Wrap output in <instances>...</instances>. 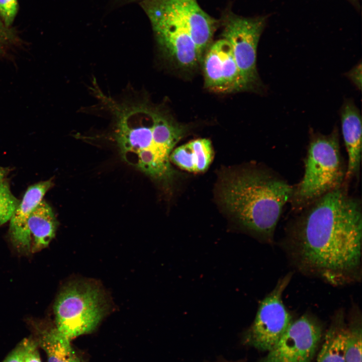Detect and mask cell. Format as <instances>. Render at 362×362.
<instances>
[{
    "mask_svg": "<svg viewBox=\"0 0 362 362\" xmlns=\"http://www.w3.org/2000/svg\"><path fill=\"white\" fill-rule=\"evenodd\" d=\"M292 276V273H289L280 279L259 305L255 319L247 334L248 343L258 350L270 351L293 321L282 298Z\"/></svg>",
    "mask_w": 362,
    "mask_h": 362,
    "instance_id": "7",
    "label": "cell"
},
{
    "mask_svg": "<svg viewBox=\"0 0 362 362\" xmlns=\"http://www.w3.org/2000/svg\"><path fill=\"white\" fill-rule=\"evenodd\" d=\"M213 154L211 141L206 138H200L172 150L170 161L188 171L201 172L208 168Z\"/></svg>",
    "mask_w": 362,
    "mask_h": 362,
    "instance_id": "14",
    "label": "cell"
},
{
    "mask_svg": "<svg viewBox=\"0 0 362 362\" xmlns=\"http://www.w3.org/2000/svg\"><path fill=\"white\" fill-rule=\"evenodd\" d=\"M70 341L55 327L40 332L36 342L45 351L47 362H83L73 350Z\"/></svg>",
    "mask_w": 362,
    "mask_h": 362,
    "instance_id": "17",
    "label": "cell"
},
{
    "mask_svg": "<svg viewBox=\"0 0 362 362\" xmlns=\"http://www.w3.org/2000/svg\"><path fill=\"white\" fill-rule=\"evenodd\" d=\"M10 171L9 168L0 166V187L4 181L7 179V177Z\"/></svg>",
    "mask_w": 362,
    "mask_h": 362,
    "instance_id": "25",
    "label": "cell"
},
{
    "mask_svg": "<svg viewBox=\"0 0 362 362\" xmlns=\"http://www.w3.org/2000/svg\"><path fill=\"white\" fill-rule=\"evenodd\" d=\"M19 42L20 39L16 33L11 27L6 26L0 17V57L6 55Z\"/></svg>",
    "mask_w": 362,
    "mask_h": 362,
    "instance_id": "20",
    "label": "cell"
},
{
    "mask_svg": "<svg viewBox=\"0 0 362 362\" xmlns=\"http://www.w3.org/2000/svg\"><path fill=\"white\" fill-rule=\"evenodd\" d=\"M96 94L113 118V137L123 159L155 180L169 182L174 174L170 155L186 126L145 99L120 102L100 90Z\"/></svg>",
    "mask_w": 362,
    "mask_h": 362,
    "instance_id": "2",
    "label": "cell"
},
{
    "mask_svg": "<svg viewBox=\"0 0 362 362\" xmlns=\"http://www.w3.org/2000/svg\"><path fill=\"white\" fill-rule=\"evenodd\" d=\"M266 21L265 16L244 17L229 11L219 20L222 39L230 45L246 90L264 89L257 70L256 52Z\"/></svg>",
    "mask_w": 362,
    "mask_h": 362,
    "instance_id": "6",
    "label": "cell"
},
{
    "mask_svg": "<svg viewBox=\"0 0 362 362\" xmlns=\"http://www.w3.org/2000/svg\"><path fill=\"white\" fill-rule=\"evenodd\" d=\"M99 287L77 281L65 287L54 305L57 330L69 340L93 331L104 317L107 305Z\"/></svg>",
    "mask_w": 362,
    "mask_h": 362,
    "instance_id": "5",
    "label": "cell"
},
{
    "mask_svg": "<svg viewBox=\"0 0 362 362\" xmlns=\"http://www.w3.org/2000/svg\"><path fill=\"white\" fill-rule=\"evenodd\" d=\"M298 213L283 241L294 266L334 286L360 281L361 205L346 183Z\"/></svg>",
    "mask_w": 362,
    "mask_h": 362,
    "instance_id": "1",
    "label": "cell"
},
{
    "mask_svg": "<svg viewBox=\"0 0 362 362\" xmlns=\"http://www.w3.org/2000/svg\"><path fill=\"white\" fill-rule=\"evenodd\" d=\"M205 86L216 93L246 90L230 45L224 39L210 45L204 61Z\"/></svg>",
    "mask_w": 362,
    "mask_h": 362,
    "instance_id": "11",
    "label": "cell"
},
{
    "mask_svg": "<svg viewBox=\"0 0 362 362\" xmlns=\"http://www.w3.org/2000/svg\"><path fill=\"white\" fill-rule=\"evenodd\" d=\"M347 323L342 310L333 316L324 337L317 362H345Z\"/></svg>",
    "mask_w": 362,
    "mask_h": 362,
    "instance_id": "16",
    "label": "cell"
},
{
    "mask_svg": "<svg viewBox=\"0 0 362 362\" xmlns=\"http://www.w3.org/2000/svg\"><path fill=\"white\" fill-rule=\"evenodd\" d=\"M345 75L358 89H361V63L360 61L346 72Z\"/></svg>",
    "mask_w": 362,
    "mask_h": 362,
    "instance_id": "23",
    "label": "cell"
},
{
    "mask_svg": "<svg viewBox=\"0 0 362 362\" xmlns=\"http://www.w3.org/2000/svg\"><path fill=\"white\" fill-rule=\"evenodd\" d=\"M143 5L158 46L164 54L182 68L190 69L197 66L201 59L187 30L147 1Z\"/></svg>",
    "mask_w": 362,
    "mask_h": 362,
    "instance_id": "9",
    "label": "cell"
},
{
    "mask_svg": "<svg viewBox=\"0 0 362 362\" xmlns=\"http://www.w3.org/2000/svg\"><path fill=\"white\" fill-rule=\"evenodd\" d=\"M18 9L17 0H0V17L8 27H11Z\"/></svg>",
    "mask_w": 362,
    "mask_h": 362,
    "instance_id": "21",
    "label": "cell"
},
{
    "mask_svg": "<svg viewBox=\"0 0 362 362\" xmlns=\"http://www.w3.org/2000/svg\"><path fill=\"white\" fill-rule=\"evenodd\" d=\"M323 334L322 323L314 315L305 313L293 320L260 362H311Z\"/></svg>",
    "mask_w": 362,
    "mask_h": 362,
    "instance_id": "8",
    "label": "cell"
},
{
    "mask_svg": "<svg viewBox=\"0 0 362 362\" xmlns=\"http://www.w3.org/2000/svg\"><path fill=\"white\" fill-rule=\"evenodd\" d=\"M293 186L273 171L247 169L222 182V205L246 230L261 241L271 244Z\"/></svg>",
    "mask_w": 362,
    "mask_h": 362,
    "instance_id": "3",
    "label": "cell"
},
{
    "mask_svg": "<svg viewBox=\"0 0 362 362\" xmlns=\"http://www.w3.org/2000/svg\"><path fill=\"white\" fill-rule=\"evenodd\" d=\"M24 362H41L36 341L31 338L23 339Z\"/></svg>",
    "mask_w": 362,
    "mask_h": 362,
    "instance_id": "22",
    "label": "cell"
},
{
    "mask_svg": "<svg viewBox=\"0 0 362 362\" xmlns=\"http://www.w3.org/2000/svg\"><path fill=\"white\" fill-rule=\"evenodd\" d=\"M3 362H24V343L23 340Z\"/></svg>",
    "mask_w": 362,
    "mask_h": 362,
    "instance_id": "24",
    "label": "cell"
},
{
    "mask_svg": "<svg viewBox=\"0 0 362 362\" xmlns=\"http://www.w3.org/2000/svg\"><path fill=\"white\" fill-rule=\"evenodd\" d=\"M361 315L353 310L347 323L345 348V362H361Z\"/></svg>",
    "mask_w": 362,
    "mask_h": 362,
    "instance_id": "18",
    "label": "cell"
},
{
    "mask_svg": "<svg viewBox=\"0 0 362 362\" xmlns=\"http://www.w3.org/2000/svg\"><path fill=\"white\" fill-rule=\"evenodd\" d=\"M53 186L51 179L30 186L9 221V235L11 241L20 253H28L31 251L32 240L28 220L33 209Z\"/></svg>",
    "mask_w": 362,
    "mask_h": 362,
    "instance_id": "12",
    "label": "cell"
},
{
    "mask_svg": "<svg viewBox=\"0 0 362 362\" xmlns=\"http://www.w3.org/2000/svg\"><path fill=\"white\" fill-rule=\"evenodd\" d=\"M343 138L348 155L345 182L358 177L361 157V119L351 99H346L339 110Z\"/></svg>",
    "mask_w": 362,
    "mask_h": 362,
    "instance_id": "13",
    "label": "cell"
},
{
    "mask_svg": "<svg viewBox=\"0 0 362 362\" xmlns=\"http://www.w3.org/2000/svg\"><path fill=\"white\" fill-rule=\"evenodd\" d=\"M150 4L180 23L192 38L202 59L220 25L206 13L197 0H148Z\"/></svg>",
    "mask_w": 362,
    "mask_h": 362,
    "instance_id": "10",
    "label": "cell"
},
{
    "mask_svg": "<svg viewBox=\"0 0 362 362\" xmlns=\"http://www.w3.org/2000/svg\"><path fill=\"white\" fill-rule=\"evenodd\" d=\"M32 245L36 252L46 247L55 236L58 221L51 207L42 200L31 213L28 220Z\"/></svg>",
    "mask_w": 362,
    "mask_h": 362,
    "instance_id": "15",
    "label": "cell"
},
{
    "mask_svg": "<svg viewBox=\"0 0 362 362\" xmlns=\"http://www.w3.org/2000/svg\"><path fill=\"white\" fill-rule=\"evenodd\" d=\"M339 145L337 126L328 135L310 133L304 175L299 183L293 186L290 201L294 211H301L345 183L346 166Z\"/></svg>",
    "mask_w": 362,
    "mask_h": 362,
    "instance_id": "4",
    "label": "cell"
},
{
    "mask_svg": "<svg viewBox=\"0 0 362 362\" xmlns=\"http://www.w3.org/2000/svg\"><path fill=\"white\" fill-rule=\"evenodd\" d=\"M20 202L11 192L6 179L0 187V226L10 220Z\"/></svg>",
    "mask_w": 362,
    "mask_h": 362,
    "instance_id": "19",
    "label": "cell"
}]
</instances>
